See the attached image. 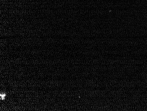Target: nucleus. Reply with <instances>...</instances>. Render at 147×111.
I'll return each mask as SVG.
<instances>
[{
	"mask_svg": "<svg viewBox=\"0 0 147 111\" xmlns=\"http://www.w3.org/2000/svg\"><path fill=\"white\" fill-rule=\"evenodd\" d=\"M5 95H1V98L2 99H4V97H5Z\"/></svg>",
	"mask_w": 147,
	"mask_h": 111,
	"instance_id": "nucleus-1",
	"label": "nucleus"
}]
</instances>
